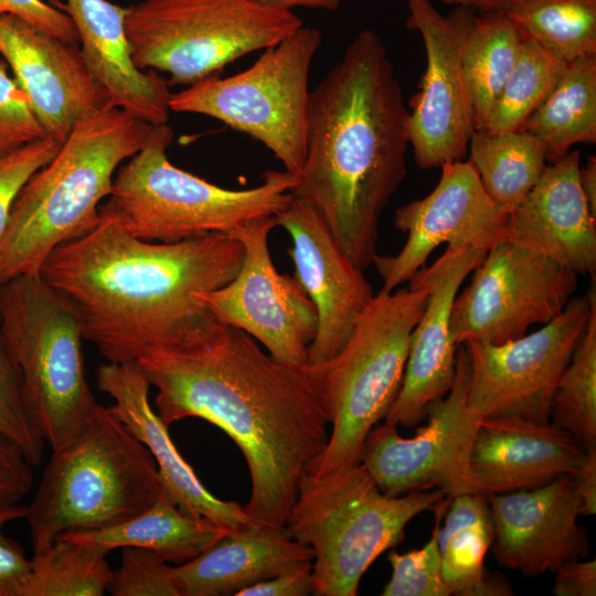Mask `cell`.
<instances>
[{
  "label": "cell",
  "mask_w": 596,
  "mask_h": 596,
  "mask_svg": "<svg viewBox=\"0 0 596 596\" xmlns=\"http://www.w3.org/2000/svg\"><path fill=\"white\" fill-rule=\"evenodd\" d=\"M157 389L166 426L198 417L237 445L251 476L253 520L286 525L301 480L328 441V417L305 365L265 353L245 331L213 316L182 340L135 361Z\"/></svg>",
  "instance_id": "1"
},
{
  "label": "cell",
  "mask_w": 596,
  "mask_h": 596,
  "mask_svg": "<svg viewBox=\"0 0 596 596\" xmlns=\"http://www.w3.org/2000/svg\"><path fill=\"white\" fill-rule=\"evenodd\" d=\"M244 256L226 233L173 243L128 233L110 209L98 223L57 246L40 274L75 310L85 340L107 362H135L150 347L182 340L212 315L195 292L228 284Z\"/></svg>",
  "instance_id": "2"
},
{
  "label": "cell",
  "mask_w": 596,
  "mask_h": 596,
  "mask_svg": "<svg viewBox=\"0 0 596 596\" xmlns=\"http://www.w3.org/2000/svg\"><path fill=\"white\" fill-rule=\"evenodd\" d=\"M408 110L381 38L360 31L311 91L294 196L321 215L355 267L372 265L382 213L407 174Z\"/></svg>",
  "instance_id": "3"
},
{
  "label": "cell",
  "mask_w": 596,
  "mask_h": 596,
  "mask_svg": "<svg viewBox=\"0 0 596 596\" xmlns=\"http://www.w3.org/2000/svg\"><path fill=\"white\" fill-rule=\"evenodd\" d=\"M152 128L110 105L79 118L13 201L0 241V286L40 273L57 246L98 223L118 168L143 147Z\"/></svg>",
  "instance_id": "4"
},
{
  "label": "cell",
  "mask_w": 596,
  "mask_h": 596,
  "mask_svg": "<svg viewBox=\"0 0 596 596\" xmlns=\"http://www.w3.org/2000/svg\"><path fill=\"white\" fill-rule=\"evenodd\" d=\"M147 447L109 406H97L85 430L52 451L24 519L33 553L62 534L109 528L153 504L163 492Z\"/></svg>",
  "instance_id": "5"
},
{
  "label": "cell",
  "mask_w": 596,
  "mask_h": 596,
  "mask_svg": "<svg viewBox=\"0 0 596 596\" xmlns=\"http://www.w3.org/2000/svg\"><path fill=\"white\" fill-rule=\"evenodd\" d=\"M173 137L167 124L153 126L143 147L114 177L106 205L131 235L173 243L228 234L291 203L297 175L268 170L257 187L225 189L173 166L167 156Z\"/></svg>",
  "instance_id": "6"
},
{
  "label": "cell",
  "mask_w": 596,
  "mask_h": 596,
  "mask_svg": "<svg viewBox=\"0 0 596 596\" xmlns=\"http://www.w3.org/2000/svg\"><path fill=\"white\" fill-rule=\"evenodd\" d=\"M428 299L424 287L374 295L355 330L333 356L306 364L331 430L309 475L361 464L370 430L384 419L403 382L412 332Z\"/></svg>",
  "instance_id": "7"
},
{
  "label": "cell",
  "mask_w": 596,
  "mask_h": 596,
  "mask_svg": "<svg viewBox=\"0 0 596 596\" xmlns=\"http://www.w3.org/2000/svg\"><path fill=\"white\" fill-rule=\"evenodd\" d=\"M445 497L440 490L387 496L362 464L307 475L286 528L313 552V595L355 596L375 558L404 540L414 517Z\"/></svg>",
  "instance_id": "8"
},
{
  "label": "cell",
  "mask_w": 596,
  "mask_h": 596,
  "mask_svg": "<svg viewBox=\"0 0 596 596\" xmlns=\"http://www.w3.org/2000/svg\"><path fill=\"white\" fill-rule=\"evenodd\" d=\"M0 317L28 414L58 450L85 430L98 406L86 377L79 319L40 273L0 286Z\"/></svg>",
  "instance_id": "9"
},
{
  "label": "cell",
  "mask_w": 596,
  "mask_h": 596,
  "mask_svg": "<svg viewBox=\"0 0 596 596\" xmlns=\"http://www.w3.org/2000/svg\"><path fill=\"white\" fill-rule=\"evenodd\" d=\"M126 9L135 65L168 73L169 85L190 86L215 76L304 25L292 10L252 0H141Z\"/></svg>",
  "instance_id": "10"
},
{
  "label": "cell",
  "mask_w": 596,
  "mask_h": 596,
  "mask_svg": "<svg viewBox=\"0 0 596 596\" xmlns=\"http://www.w3.org/2000/svg\"><path fill=\"white\" fill-rule=\"evenodd\" d=\"M321 40L318 29L301 25L264 49L245 71L211 76L172 94L170 110L205 115L249 135L298 175L307 150L309 73Z\"/></svg>",
  "instance_id": "11"
},
{
  "label": "cell",
  "mask_w": 596,
  "mask_h": 596,
  "mask_svg": "<svg viewBox=\"0 0 596 596\" xmlns=\"http://www.w3.org/2000/svg\"><path fill=\"white\" fill-rule=\"evenodd\" d=\"M456 297L450 331L456 345L501 344L523 337L533 324L558 316L575 294L578 275L556 260L501 240L473 269Z\"/></svg>",
  "instance_id": "12"
},
{
  "label": "cell",
  "mask_w": 596,
  "mask_h": 596,
  "mask_svg": "<svg viewBox=\"0 0 596 596\" xmlns=\"http://www.w3.org/2000/svg\"><path fill=\"white\" fill-rule=\"evenodd\" d=\"M470 370L468 349L460 344L451 389L428 405L427 424L413 437H402L397 426L385 422L370 430L361 464L383 493L440 490L450 498L477 493L469 458L482 418L467 403Z\"/></svg>",
  "instance_id": "13"
},
{
  "label": "cell",
  "mask_w": 596,
  "mask_h": 596,
  "mask_svg": "<svg viewBox=\"0 0 596 596\" xmlns=\"http://www.w3.org/2000/svg\"><path fill=\"white\" fill-rule=\"evenodd\" d=\"M595 305L593 285L533 333L501 344L465 343L471 363L469 408L481 418L519 417L549 424L555 389Z\"/></svg>",
  "instance_id": "14"
},
{
  "label": "cell",
  "mask_w": 596,
  "mask_h": 596,
  "mask_svg": "<svg viewBox=\"0 0 596 596\" xmlns=\"http://www.w3.org/2000/svg\"><path fill=\"white\" fill-rule=\"evenodd\" d=\"M276 226L275 215L262 216L230 232L244 249L237 274L225 286L195 296L216 320L245 331L276 360L302 366L318 313L295 275L280 274L273 263L268 236Z\"/></svg>",
  "instance_id": "15"
},
{
  "label": "cell",
  "mask_w": 596,
  "mask_h": 596,
  "mask_svg": "<svg viewBox=\"0 0 596 596\" xmlns=\"http://www.w3.org/2000/svg\"><path fill=\"white\" fill-rule=\"evenodd\" d=\"M407 25L416 30L426 52L419 92L411 99L409 146L422 169L462 160L475 131L462 78L461 49L475 15L458 7L443 15L430 0H406Z\"/></svg>",
  "instance_id": "16"
},
{
  "label": "cell",
  "mask_w": 596,
  "mask_h": 596,
  "mask_svg": "<svg viewBox=\"0 0 596 596\" xmlns=\"http://www.w3.org/2000/svg\"><path fill=\"white\" fill-rule=\"evenodd\" d=\"M507 215L489 198L469 160L443 164L428 195L395 211L394 226L407 233V240L396 255H375L372 264L383 280L382 289L393 291L409 281L443 243L454 249L488 251L502 240Z\"/></svg>",
  "instance_id": "17"
},
{
  "label": "cell",
  "mask_w": 596,
  "mask_h": 596,
  "mask_svg": "<svg viewBox=\"0 0 596 596\" xmlns=\"http://www.w3.org/2000/svg\"><path fill=\"white\" fill-rule=\"evenodd\" d=\"M277 226L292 240L288 249L295 277L312 300L318 313L317 333L309 347L307 364L326 361L348 342L374 292L372 285L338 245L327 223L307 201L294 196L275 215Z\"/></svg>",
  "instance_id": "18"
},
{
  "label": "cell",
  "mask_w": 596,
  "mask_h": 596,
  "mask_svg": "<svg viewBox=\"0 0 596 596\" xmlns=\"http://www.w3.org/2000/svg\"><path fill=\"white\" fill-rule=\"evenodd\" d=\"M0 55L47 137L62 143L81 117L109 105L106 89L91 72L78 45L15 15H0Z\"/></svg>",
  "instance_id": "19"
},
{
  "label": "cell",
  "mask_w": 596,
  "mask_h": 596,
  "mask_svg": "<svg viewBox=\"0 0 596 596\" xmlns=\"http://www.w3.org/2000/svg\"><path fill=\"white\" fill-rule=\"evenodd\" d=\"M486 253L470 246H447L433 265L423 266L409 280V286L424 287L428 299L412 332L403 382L385 423L404 427L418 424L428 405L451 389L458 349L450 331L453 304L464 279Z\"/></svg>",
  "instance_id": "20"
},
{
  "label": "cell",
  "mask_w": 596,
  "mask_h": 596,
  "mask_svg": "<svg viewBox=\"0 0 596 596\" xmlns=\"http://www.w3.org/2000/svg\"><path fill=\"white\" fill-rule=\"evenodd\" d=\"M487 498L493 554L502 566L538 576L588 556L590 543L577 524L579 502L568 473L534 489Z\"/></svg>",
  "instance_id": "21"
},
{
  "label": "cell",
  "mask_w": 596,
  "mask_h": 596,
  "mask_svg": "<svg viewBox=\"0 0 596 596\" xmlns=\"http://www.w3.org/2000/svg\"><path fill=\"white\" fill-rule=\"evenodd\" d=\"M579 151L547 164L508 215L502 240L534 249L577 275L596 272V217L579 184Z\"/></svg>",
  "instance_id": "22"
},
{
  "label": "cell",
  "mask_w": 596,
  "mask_h": 596,
  "mask_svg": "<svg viewBox=\"0 0 596 596\" xmlns=\"http://www.w3.org/2000/svg\"><path fill=\"white\" fill-rule=\"evenodd\" d=\"M97 386L113 398L114 404L109 406L113 414L150 451L163 490L181 511L206 518L228 530L253 520L238 502L213 496L180 455L170 438L169 427L150 405L151 385L136 362L99 364Z\"/></svg>",
  "instance_id": "23"
},
{
  "label": "cell",
  "mask_w": 596,
  "mask_h": 596,
  "mask_svg": "<svg viewBox=\"0 0 596 596\" xmlns=\"http://www.w3.org/2000/svg\"><path fill=\"white\" fill-rule=\"evenodd\" d=\"M566 430L519 417H485L470 450L477 493L490 496L544 486L570 473L584 455Z\"/></svg>",
  "instance_id": "24"
},
{
  "label": "cell",
  "mask_w": 596,
  "mask_h": 596,
  "mask_svg": "<svg viewBox=\"0 0 596 596\" xmlns=\"http://www.w3.org/2000/svg\"><path fill=\"white\" fill-rule=\"evenodd\" d=\"M72 20L81 51L109 105L150 124L166 125L170 113V85L155 70H139L125 31L127 9L107 0H55Z\"/></svg>",
  "instance_id": "25"
},
{
  "label": "cell",
  "mask_w": 596,
  "mask_h": 596,
  "mask_svg": "<svg viewBox=\"0 0 596 596\" xmlns=\"http://www.w3.org/2000/svg\"><path fill=\"white\" fill-rule=\"evenodd\" d=\"M312 560V550L295 540L286 525L252 520L174 565L173 575L181 596L236 595Z\"/></svg>",
  "instance_id": "26"
},
{
  "label": "cell",
  "mask_w": 596,
  "mask_h": 596,
  "mask_svg": "<svg viewBox=\"0 0 596 596\" xmlns=\"http://www.w3.org/2000/svg\"><path fill=\"white\" fill-rule=\"evenodd\" d=\"M437 539L441 574L455 596H510L507 578L485 567L493 540V522L487 496L464 493L451 497Z\"/></svg>",
  "instance_id": "27"
},
{
  "label": "cell",
  "mask_w": 596,
  "mask_h": 596,
  "mask_svg": "<svg viewBox=\"0 0 596 596\" xmlns=\"http://www.w3.org/2000/svg\"><path fill=\"white\" fill-rule=\"evenodd\" d=\"M228 531L206 518L184 513L163 491L148 509L123 523L62 535L107 552L126 546L146 549L168 562L181 564L201 554Z\"/></svg>",
  "instance_id": "28"
},
{
  "label": "cell",
  "mask_w": 596,
  "mask_h": 596,
  "mask_svg": "<svg viewBox=\"0 0 596 596\" xmlns=\"http://www.w3.org/2000/svg\"><path fill=\"white\" fill-rule=\"evenodd\" d=\"M545 146L547 162L596 142V54L567 62L553 89L520 128Z\"/></svg>",
  "instance_id": "29"
},
{
  "label": "cell",
  "mask_w": 596,
  "mask_h": 596,
  "mask_svg": "<svg viewBox=\"0 0 596 596\" xmlns=\"http://www.w3.org/2000/svg\"><path fill=\"white\" fill-rule=\"evenodd\" d=\"M523 41L501 11H486L473 18L461 49V72L475 130L486 127Z\"/></svg>",
  "instance_id": "30"
},
{
  "label": "cell",
  "mask_w": 596,
  "mask_h": 596,
  "mask_svg": "<svg viewBox=\"0 0 596 596\" xmlns=\"http://www.w3.org/2000/svg\"><path fill=\"white\" fill-rule=\"evenodd\" d=\"M468 150L485 191L507 214L526 196L547 166L545 146L521 129L475 130Z\"/></svg>",
  "instance_id": "31"
},
{
  "label": "cell",
  "mask_w": 596,
  "mask_h": 596,
  "mask_svg": "<svg viewBox=\"0 0 596 596\" xmlns=\"http://www.w3.org/2000/svg\"><path fill=\"white\" fill-rule=\"evenodd\" d=\"M493 10L564 62L596 54V0H500Z\"/></svg>",
  "instance_id": "32"
},
{
  "label": "cell",
  "mask_w": 596,
  "mask_h": 596,
  "mask_svg": "<svg viewBox=\"0 0 596 596\" xmlns=\"http://www.w3.org/2000/svg\"><path fill=\"white\" fill-rule=\"evenodd\" d=\"M107 554L94 544L61 535L33 554L21 596H103L113 575Z\"/></svg>",
  "instance_id": "33"
},
{
  "label": "cell",
  "mask_w": 596,
  "mask_h": 596,
  "mask_svg": "<svg viewBox=\"0 0 596 596\" xmlns=\"http://www.w3.org/2000/svg\"><path fill=\"white\" fill-rule=\"evenodd\" d=\"M550 423L570 433L584 450L596 447V305L555 389Z\"/></svg>",
  "instance_id": "34"
},
{
  "label": "cell",
  "mask_w": 596,
  "mask_h": 596,
  "mask_svg": "<svg viewBox=\"0 0 596 596\" xmlns=\"http://www.w3.org/2000/svg\"><path fill=\"white\" fill-rule=\"evenodd\" d=\"M567 62L524 39L514 67L481 130H518L555 86Z\"/></svg>",
  "instance_id": "35"
},
{
  "label": "cell",
  "mask_w": 596,
  "mask_h": 596,
  "mask_svg": "<svg viewBox=\"0 0 596 596\" xmlns=\"http://www.w3.org/2000/svg\"><path fill=\"white\" fill-rule=\"evenodd\" d=\"M450 497L440 500L433 510L435 525L428 542L418 550L406 553L392 551L389 562L392 576L384 586L383 596H448L449 590L441 574V556L437 531Z\"/></svg>",
  "instance_id": "36"
},
{
  "label": "cell",
  "mask_w": 596,
  "mask_h": 596,
  "mask_svg": "<svg viewBox=\"0 0 596 596\" xmlns=\"http://www.w3.org/2000/svg\"><path fill=\"white\" fill-rule=\"evenodd\" d=\"M0 432L15 441L32 466L43 456L45 441L35 429L22 396L21 376L8 347L0 317Z\"/></svg>",
  "instance_id": "37"
},
{
  "label": "cell",
  "mask_w": 596,
  "mask_h": 596,
  "mask_svg": "<svg viewBox=\"0 0 596 596\" xmlns=\"http://www.w3.org/2000/svg\"><path fill=\"white\" fill-rule=\"evenodd\" d=\"M121 563L113 571L107 592L113 596H181L173 566L157 553L121 547Z\"/></svg>",
  "instance_id": "38"
},
{
  "label": "cell",
  "mask_w": 596,
  "mask_h": 596,
  "mask_svg": "<svg viewBox=\"0 0 596 596\" xmlns=\"http://www.w3.org/2000/svg\"><path fill=\"white\" fill-rule=\"evenodd\" d=\"M45 137L28 96L0 64V158Z\"/></svg>",
  "instance_id": "39"
},
{
  "label": "cell",
  "mask_w": 596,
  "mask_h": 596,
  "mask_svg": "<svg viewBox=\"0 0 596 596\" xmlns=\"http://www.w3.org/2000/svg\"><path fill=\"white\" fill-rule=\"evenodd\" d=\"M61 146L56 139L45 137L0 158V241L19 191L32 174L54 158Z\"/></svg>",
  "instance_id": "40"
},
{
  "label": "cell",
  "mask_w": 596,
  "mask_h": 596,
  "mask_svg": "<svg viewBox=\"0 0 596 596\" xmlns=\"http://www.w3.org/2000/svg\"><path fill=\"white\" fill-rule=\"evenodd\" d=\"M25 515V505H0V596H21L31 570L24 549L3 534L6 524Z\"/></svg>",
  "instance_id": "41"
},
{
  "label": "cell",
  "mask_w": 596,
  "mask_h": 596,
  "mask_svg": "<svg viewBox=\"0 0 596 596\" xmlns=\"http://www.w3.org/2000/svg\"><path fill=\"white\" fill-rule=\"evenodd\" d=\"M12 14L40 30L78 45V36L71 18L50 2L42 0H0V15Z\"/></svg>",
  "instance_id": "42"
},
{
  "label": "cell",
  "mask_w": 596,
  "mask_h": 596,
  "mask_svg": "<svg viewBox=\"0 0 596 596\" xmlns=\"http://www.w3.org/2000/svg\"><path fill=\"white\" fill-rule=\"evenodd\" d=\"M32 467L21 447L0 432V505L19 503L29 493Z\"/></svg>",
  "instance_id": "43"
},
{
  "label": "cell",
  "mask_w": 596,
  "mask_h": 596,
  "mask_svg": "<svg viewBox=\"0 0 596 596\" xmlns=\"http://www.w3.org/2000/svg\"><path fill=\"white\" fill-rule=\"evenodd\" d=\"M313 594L312 562L240 590L236 596H306Z\"/></svg>",
  "instance_id": "44"
},
{
  "label": "cell",
  "mask_w": 596,
  "mask_h": 596,
  "mask_svg": "<svg viewBox=\"0 0 596 596\" xmlns=\"http://www.w3.org/2000/svg\"><path fill=\"white\" fill-rule=\"evenodd\" d=\"M553 594L556 596H595L596 561H573L560 565L555 571Z\"/></svg>",
  "instance_id": "45"
},
{
  "label": "cell",
  "mask_w": 596,
  "mask_h": 596,
  "mask_svg": "<svg viewBox=\"0 0 596 596\" xmlns=\"http://www.w3.org/2000/svg\"><path fill=\"white\" fill-rule=\"evenodd\" d=\"M579 502V514L596 512V447L584 451L578 464L568 473Z\"/></svg>",
  "instance_id": "46"
},
{
  "label": "cell",
  "mask_w": 596,
  "mask_h": 596,
  "mask_svg": "<svg viewBox=\"0 0 596 596\" xmlns=\"http://www.w3.org/2000/svg\"><path fill=\"white\" fill-rule=\"evenodd\" d=\"M579 184L592 214L596 217V157H588L584 166L581 164Z\"/></svg>",
  "instance_id": "47"
},
{
  "label": "cell",
  "mask_w": 596,
  "mask_h": 596,
  "mask_svg": "<svg viewBox=\"0 0 596 596\" xmlns=\"http://www.w3.org/2000/svg\"><path fill=\"white\" fill-rule=\"evenodd\" d=\"M258 3L292 10L294 8H309L321 10H334L341 0H252Z\"/></svg>",
  "instance_id": "48"
},
{
  "label": "cell",
  "mask_w": 596,
  "mask_h": 596,
  "mask_svg": "<svg viewBox=\"0 0 596 596\" xmlns=\"http://www.w3.org/2000/svg\"><path fill=\"white\" fill-rule=\"evenodd\" d=\"M446 4H454L458 7L469 8L479 7L485 12L489 11L497 0H440Z\"/></svg>",
  "instance_id": "49"
},
{
  "label": "cell",
  "mask_w": 596,
  "mask_h": 596,
  "mask_svg": "<svg viewBox=\"0 0 596 596\" xmlns=\"http://www.w3.org/2000/svg\"><path fill=\"white\" fill-rule=\"evenodd\" d=\"M499 1H500V0H497L496 3L491 7L490 10H492V9L494 8V6H496ZM490 10H489V11H490Z\"/></svg>",
  "instance_id": "50"
}]
</instances>
